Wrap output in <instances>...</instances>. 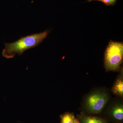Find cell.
Segmentation results:
<instances>
[{"label":"cell","instance_id":"obj_3","mask_svg":"<svg viewBox=\"0 0 123 123\" xmlns=\"http://www.w3.org/2000/svg\"><path fill=\"white\" fill-rule=\"evenodd\" d=\"M107 94L103 92H96L91 94L86 101V106L88 112L98 114L102 112L108 101Z\"/></svg>","mask_w":123,"mask_h":123},{"label":"cell","instance_id":"obj_6","mask_svg":"<svg viewBox=\"0 0 123 123\" xmlns=\"http://www.w3.org/2000/svg\"><path fill=\"white\" fill-rule=\"evenodd\" d=\"M112 91L115 94L120 97L123 95V76L117 80L113 86Z\"/></svg>","mask_w":123,"mask_h":123},{"label":"cell","instance_id":"obj_2","mask_svg":"<svg viewBox=\"0 0 123 123\" xmlns=\"http://www.w3.org/2000/svg\"><path fill=\"white\" fill-rule=\"evenodd\" d=\"M123 42L110 40L104 55V66L106 70H119L123 63Z\"/></svg>","mask_w":123,"mask_h":123},{"label":"cell","instance_id":"obj_1","mask_svg":"<svg viewBox=\"0 0 123 123\" xmlns=\"http://www.w3.org/2000/svg\"><path fill=\"white\" fill-rule=\"evenodd\" d=\"M49 32L50 31L47 30L41 33L22 37L13 43H5L2 56L10 59L16 55H21L25 51L39 45L47 37Z\"/></svg>","mask_w":123,"mask_h":123},{"label":"cell","instance_id":"obj_9","mask_svg":"<svg viewBox=\"0 0 123 123\" xmlns=\"http://www.w3.org/2000/svg\"><path fill=\"white\" fill-rule=\"evenodd\" d=\"M73 123H80L79 122V120L75 118L74 119V120Z\"/></svg>","mask_w":123,"mask_h":123},{"label":"cell","instance_id":"obj_4","mask_svg":"<svg viewBox=\"0 0 123 123\" xmlns=\"http://www.w3.org/2000/svg\"><path fill=\"white\" fill-rule=\"evenodd\" d=\"M110 113L112 118L115 120L123 121V106L122 104H118L113 107Z\"/></svg>","mask_w":123,"mask_h":123},{"label":"cell","instance_id":"obj_5","mask_svg":"<svg viewBox=\"0 0 123 123\" xmlns=\"http://www.w3.org/2000/svg\"><path fill=\"white\" fill-rule=\"evenodd\" d=\"M80 123H107L105 120L95 116H82L80 117Z\"/></svg>","mask_w":123,"mask_h":123},{"label":"cell","instance_id":"obj_7","mask_svg":"<svg viewBox=\"0 0 123 123\" xmlns=\"http://www.w3.org/2000/svg\"><path fill=\"white\" fill-rule=\"evenodd\" d=\"M75 119V116L73 113L66 112L61 116V123H73Z\"/></svg>","mask_w":123,"mask_h":123},{"label":"cell","instance_id":"obj_8","mask_svg":"<svg viewBox=\"0 0 123 123\" xmlns=\"http://www.w3.org/2000/svg\"><path fill=\"white\" fill-rule=\"evenodd\" d=\"M117 0H88L87 2H91L93 1H100L104 3L106 6H113L116 4Z\"/></svg>","mask_w":123,"mask_h":123}]
</instances>
